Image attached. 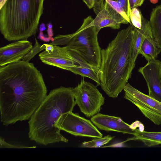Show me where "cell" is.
Here are the masks:
<instances>
[{"mask_svg": "<svg viewBox=\"0 0 161 161\" xmlns=\"http://www.w3.org/2000/svg\"><path fill=\"white\" fill-rule=\"evenodd\" d=\"M47 96L42 76L33 64L22 60L0 66V120L3 125L29 120Z\"/></svg>", "mask_w": 161, "mask_h": 161, "instance_id": "cell-1", "label": "cell"}, {"mask_svg": "<svg viewBox=\"0 0 161 161\" xmlns=\"http://www.w3.org/2000/svg\"><path fill=\"white\" fill-rule=\"evenodd\" d=\"M130 24L119 31L107 47L101 51L100 85L106 94L113 98H117L123 90L135 66L132 59L134 26Z\"/></svg>", "mask_w": 161, "mask_h": 161, "instance_id": "cell-2", "label": "cell"}, {"mask_svg": "<svg viewBox=\"0 0 161 161\" xmlns=\"http://www.w3.org/2000/svg\"><path fill=\"white\" fill-rule=\"evenodd\" d=\"M76 104L73 88L61 86L51 90L29 119L30 140L44 145L67 142L56 124L62 114L72 112Z\"/></svg>", "mask_w": 161, "mask_h": 161, "instance_id": "cell-3", "label": "cell"}, {"mask_svg": "<svg viewBox=\"0 0 161 161\" xmlns=\"http://www.w3.org/2000/svg\"><path fill=\"white\" fill-rule=\"evenodd\" d=\"M44 0H6L0 8V30L9 41L35 36L43 13Z\"/></svg>", "mask_w": 161, "mask_h": 161, "instance_id": "cell-4", "label": "cell"}, {"mask_svg": "<svg viewBox=\"0 0 161 161\" xmlns=\"http://www.w3.org/2000/svg\"><path fill=\"white\" fill-rule=\"evenodd\" d=\"M93 19L90 16L85 19L77 31L71 34L66 46L99 74L101 49Z\"/></svg>", "mask_w": 161, "mask_h": 161, "instance_id": "cell-5", "label": "cell"}, {"mask_svg": "<svg viewBox=\"0 0 161 161\" xmlns=\"http://www.w3.org/2000/svg\"><path fill=\"white\" fill-rule=\"evenodd\" d=\"M74 92L76 104L80 111L88 118L98 113L104 103L105 98L97 86L85 80L84 77L74 88Z\"/></svg>", "mask_w": 161, "mask_h": 161, "instance_id": "cell-6", "label": "cell"}, {"mask_svg": "<svg viewBox=\"0 0 161 161\" xmlns=\"http://www.w3.org/2000/svg\"><path fill=\"white\" fill-rule=\"evenodd\" d=\"M124 98L140 110L155 125H161V103L145 94L127 83L124 88Z\"/></svg>", "mask_w": 161, "mask_h": 161, "instance_id": "cell-7", "label": "cell"}, {"mask_svg": "<svg viewBox=\"0 0 161 161\" xmlns=\"http://www.w3.org/2000/svg\"><path fill=\"white\" fill-rule=\"evenodd\" d=\"M56 126L61 130L76 136L103 137V134L92 121L72 112L62 114Z\"/></svg>", "mask_w": 161, "mask_h": 161, "instance_id": "cell-8", "label": "cell"}, {"mask_svg": "<svg viewBox=\"0 0 161 161\" xmlns=\"http://www.w3.org/2000/svg\"><path fill=\"white\" fill-rule=\"evenodd\" d=\"M53 47L52 51L45 50L39 54L42 62L71 72L75 68L87 64L66 46L61 47L54 45Z\"/></svg>", "mask_w": 161, "mask_h": 161, "instance_id": "cell-9", "label": "cell"}, {"mask_svg": "<svg viewBox=\"0 0 161 161\" xmlns=\"http://www.w3.org/2000/svg\"><path fill=\"white\" fill-rule=\"evenodd\" d=\"M161 62L155 59L148 61L138 72L143 75L147 83L148 95L161 103V82L160 70Z\"/></svg>", "mask_w": 161, "mask_h": 161, "instance_id": "cell-10", "label": "cell"}, {"mask_svg": "<svg viewBox=\"0 0 161 161\" xmlns=\"http://www.w3.org/2000/svg\"><path fill=\"white\" fill-rule=\"evenodd\" d=\"M32 48L31 42L27 40H20L1 47L0 66L20 60Z\"/></svg>", "mask_w": 161, "mask_h": 161, "instance_id": "cell-11", "label": "cell"}, {"mask_svg": "<svg viewBox=\"0 0 161 161\" xmlns=\"http://www.w3.org/2000/svg\"><path fill=\"white\" fill-rule=\"evenodd\" d=\"M93 23L98 33L103 28L110 27L114 29H119L121 24L129 23L105 1L103 8L97 15Z\"/></svg>", "mask_w": 161, "mask_h": 161, "instance_id": "cell-12", "label": "cell"}, {"mask_svg": "<svg viewBox=\"0 0 161 161\" xmlns=\"http://www.w3.org/2000/svg\"><path fill=\"white\" fill-rule=\"evenodd\" d=\"M92 122L99 129L106 131H114L133 135L135 130L130 125L119 117L98 113L91 117Z\"/></svg>", "mask_w": 161, "mask_h": 161, "instance_id": "cell-13", "label": "cell"}, {"mask_svg": "<svg viewBox=\"0 0 161 161\" xmlns=\"http://www.w3.org/2000/svg\"><path fill=\"white\" fill-rule=\"evenodd\" d=\"M150 36H152L149 21L142 16L141 28L139 29L134 26L132 50V59L134 65H135L136 60L139 54V50L143 41L146 37Z\"/></svg>", "mask_w": 161, "mask_h": 161, "instance_id": "cell-14", "label": "cell"}, {"mask_svg": "<svg viewBox=\"0 0 161 161\" xmlns=\"http://www.w3.org/2000/svg\"><path fill=\"white\" fill-rule=\"evenodd\" d=\"M149 22L153 38L161 49V5L153 9Z\"/></svg>", "mask_w": 161, "mask_h": 161, "instance_id": "cell-15", "label": "cell"}, {"mask_svg": "<svg viewBox=\"0 0 161 161\" xmlns=\"http://www.w3.org/2000/svg\"><path fill=\"white\" fill-rule=\"evenodd\" d=\"M133 136L128 141H141L145 146L148 147L161 145V132H141L136 129Z\"/></svg>", "mask_w": 161, "mask_h": 161, "instance_id": "cell-16", "label": "cell"}, {"mask_svg": "<svg viewBox=\"0 0 161 161\" xmlns=\"http://www.w3.org/2000/svg\"><path fill=\"white\" fill-rule=\"evenodd\" d=\"M161 52L152 36L146 37L143 41L139 50V54H141L148 62L156 59L158 55Z\"/></svg>", "mask_w": 161, "mask_h": 161, "instance_id": "cell-17", "label": "cell"}, {"mask_svg": "<svg viewBox=\"0 0 161 161\" xmlns=\"http://www.w3.org/2000/svg\"><path fill=\"white\" fill-rule=\"evenodd\" d=\"M114 137V136L108 135L101 138H95L91 141L84 142L81 147L87 148L99 147L108 143Z\"/></svg>", "mask_w": 161, "mask_h": 161, "instance_id": "cell-18", "label": "cell"}, {"mask_svg": "<svg viewBox=\"0 0 161 161\" xmlns=\"http://www.w3.org/2000/svg\"><path fill=\"white\" fill-rule=\"evenodd\" d=\"M142 16L140 11L136 8L131 9L130 15L131 23L137 29H140L142 28Z\"/></svg>", "mask_w": 161, "mask_h": 161, "instance_id": "cell-19", "label": "cell"}, {"mask_svg": "<svg viewBox=\"0 0 161 161\" xmlns=\"http://www.w3.org/2000/svg\"><path fill=\"white\" fill-rule=\"evenodd\" d=\"M89 9L93 8L96 15L104 8L105 0H83Z\"/></svg>", "mask_w": 161, "mask_h": 161, "instance_id": "cell-20", "label": "cell"}, {"mask_svg": "<svg viewBox=\"0 0 161 161\" xmlns=\"http://www.w3.org/2000/svg\"><path fill=\"white\" fill-rule=\"evenodd\" d=\"M117 12L120 14L129 23L131 24L130 19L128 17L122 8L116 1L113 0H105Z\"/></svg>", "mask_w": 161, "mask_h": 161, "instance_id": "cell-21", "label": "cell"}, {"mask_svg": "<svg viewBox=\"0 0 161 161\" xmlns=\"http://www.w3.org/2000/svg\"><path fill=\"white\" fill-rule=\"evenodd\" d=\"M0 148H35L36 147L35 146L31 147H28L21 145H14L9 144L6 142L4 139L0 137Z\"/></svg>", "mask_w": 161, "mask_h": 161, "instance_id": "cell-22", "label": "cell"}, {"mask_svg": "<svg viewBox=\"0 0 161 161\" xmlns=\"http://www.w3.org/2000/svg\"><path fill=\"white\" fill-rule=\"evenodd\" d=\"M116 2L124 9L125 13L130 19L131 8L129 0H113Z\"/></svg>", "mask_w": 161, "mask_h": 161, "instance_id": "cell-23", "label": "cell"}, {"mask_svg": "<svg viewBox=\"0 0 161 161\" xmlns=\"http://www.w3.org/2000/svg\"><path fill=\"white\" fill-rule=\"evenodd\" d=\"M130 128L135 130L138 127V130L141 132L144 131V127L143 124L138 120H136L130 125Z\"/></svg>", "mask_w": 161, "mask_h": 161, "instance_id": "cell-24", "label": "cell"}, {"mask_svg": "<svg viewBox=\"0 0 161 161\" xmlns=\"http://www.w3.org/2000/svg\"><path fill=\"white\" fill-rule=\"evenodd\" d=\"M38 38L44 42H49L50 41H51L52 42L54 40V38L53 37L51 38L48 36H45L44 35L43 32L42 31H40Z\"/></svg>", "mask_w": 161, "mask_h": 161, "instance_id": "cell-25", "label": "cell"}, {"mask_svg": "<svg viewBox=\"0 0 161 161\" xmlns=\"http://www.w3.org/2000/svg\"><path fill=\"white\" fill-rule=\"evenodd\" d=\"M144 1V0H133L131 9L141 6L143 4Z\"/></svg>", "mask_w": 161, "mask_h": 161, "instance_id": "cell-26", "label": "cell"}, {"mask_svg": "<svg viewBox=\"0 0 161 161\" xmlns=\"http://www.w3.org/2000/svg\"><path fill=\"white\" fill-rule=\"evenodd\" d=\"M47 28L48 29L47 30V32L48 34V36L49 37L52 38L53 35L52 28Z\"/></svg>", "mask_w": 161, "mask_h": 161, "instance_id": "cell-27", "label": "cell"}, {"mask_svg": "<svg viewBox=\"0 0 161 161\" xmlns=\"http://www.w3.org/2000/svg\"><path fill=\"white\" fill-rule=\"evenodd\" d=\"M45 29L46 26L45 24L43 23H42L40 25L39 30L40 31H43L45 30Z\"/></svg>", "mask_w": 161, "mask_h": 161, "instance_id": "cell-28", "label": "cell"}, {"mask_svg": "<svg viewBox=\"0 0 161 161\" xmlns=\"http://www.w3.org/2000/svg\"><path fill=\"white\" fill-rule=\"evenodd\" d=\"M6 0H0V8L3 6Z\"/></svg>", "mask_w": 161, "mask_h": 161, "instance_id": "cell-29", "label": "cell"}, {"mask_svg": "<svg viewBox=\"0 0 161 161\" xmlns=\"http://www.w3.org/2000/svg\"><path fill=\"white\" fill-rule=\"evenodd\" d=\"M150 1L151 3L155 4L158 2V0H150Z\"/></svg>", "mask_w": 161, "mask_h": 161, "instance_id": "cell-30", "label": "cell"}, {"mask_svg": "<svg viewBox=\"0 0 161 161\" xmlns=\"http://www.w3.org/2000/svg\"><path fill=\"white\" fill-rule=\"evenodd\" d=\"M133 1V0H129V4H130V6L131 9V8H132Z\"/></svg>", "mask_w": 161, "mask_h": 161, "instance_id": "cell-31", "label": "cell"}, {"mask_svg": "<svg viewBox=\"0 0 161 161\" xmlns=\"http://www.w3.org/2000/svg\"><path fill=\"white\" fill-rule=\"evenodd\" d=\"M160 80H161V66H160Z\"/></svg>", "mask_w": 161, "mask_h": 161, "instance_id": "cell-32", "label": "cell"}]
</instances>
